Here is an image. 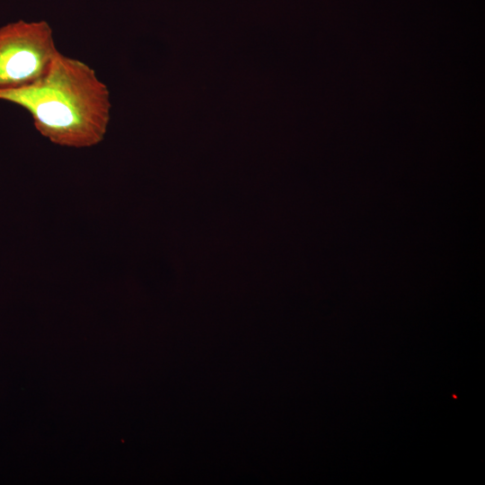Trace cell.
<instances>
[{"mask_svg":"<svg viewBox=\"0 0 485 485\" xmlns=\"http://www.w3.org/2000/svg\"><path fill=\"white\" fill-rule=\"evenodd\" d=\"M0 100L27 110L36 129L50 142L91 147L104 138L110 119V95L94 69L58 52L35 82L0 89Z\"/></svg>","mask_w":485,"mask_h":485,"instance_id":"1","label":"cell"},{"mask_svg":"<svg viewBox=\"0 0 485 485\" xmlns=\"http://www.w3.org/2000/svg\"><path fill=\"white\" fill-rule=\"evenodd\" d=\"M46 21L20 20L0 28V89L19 88L44 75L58 53Z\"/></svg>","mask_w":485,"mask_h":485,"instance_id":"2","label":"cell"}]
</instances>
